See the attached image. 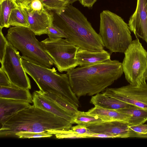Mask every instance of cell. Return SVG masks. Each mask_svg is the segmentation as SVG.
<instances>
[{
  "label": "cell",
  "mask_w": 147,
  "mask_h": 147,
  "mask_svg": "<svg viewBox=\"0 0 147 147\" xmlns=\"http://www.w3.org/2000/svg\"><path fill=\"white\" fill-rule=\"evenodd\" d=\"M47 10L58 13L61 12L68 5L79 0H40Z\"/></svg>",
  "instance_id": "obj_25"
},
{
  "label": "cell",
  "mask_w": 147,
  "mask_h": 147,
  "mask_svg": "<svg viewBox=\"0 0 147 147\" xmlns=\"http://www.w3.org/2000/svg\"><path fill=\"white\" fill-rule=\"evenodd\" d=\"M2 29L0 28V61L1 64L3 62L8 42L2 32Z\"/></svg>",
  "instance_id": "obj_29"
},
{
  "label": "cell",
  "mask_w": 147,
  "mask_h": 147,
  "mask_svg": "<svg viewBox=\"0 0 147 147\" xmlns=\"http://www.w3.org/2000/svg\"><path fill=\"white\" fill-rule=\"evenodd\" d=\"M83 138H115L113 135L103 134L90 133L83 135Z\"/></svg>",
  "instance_id": "obj_34"
},
{
  "label": "cell",
  "mask_w": 147,
  "mask_h": 147,
  "mask_svg": "<svg viewBox=\"0 0 147 147\" xmlns=\"http://www.w3.org/2000/svg\"><path fill=\"white\" fill-rule=\"evenodd\" d=\"M5 0H0V3L2 2L3 1Z\"/></svg>",
  "instance_id": "obj_37"
},
{
  "label": "cell",
  "mask_w": 147,
  "mask_h": 147,
  "mask_svg": "<svg viewBox=\"0 0 147 147\" xmlns=\"http://www.w3.org/2000/svg\"><path fill=\"white\" fill-rule=\"evenodd\" d=\"M123 73L130 84L139 85L147 79V52L138 38L132 40L124 52Z\"/></svg>",
  "instance_id": "obj_7"
},
{
  "label": "cell",
  "mask_w": 147,
  "mask_h": 147,
  "mask_svg": "<svg viewBox=\"0 0 147 147\" xmlns=\"http://www.w3.org/2000/svg\"><path fill=\"white\" fill-rule=\"evenodd\" d=\"M11 85L7 75L2 69L0 68V86H8Z\"/></svg>",
  "instance_id": "obj_32"
},
{
  "label": "cell",
  "mask_w": 147,
  "mask_h": 147,
  "mask_svg": "<svg viewBox=\"0 0 147 147\" xmlns=\"http://www.w3.org/2000/svg\"><path fill=\"white\" fill-rule=\"evenodd\" d=\"M28 7L34 10L37 11H40L44 7L40 0H33Z\"/></svg>",
  "instance_id": "obj_33"
},
{
  "label": "cell",
  "mask_w": 147,
  "mask_h": 147,
  "mask_svg": "<svg viewBox=\"0 0 147 147\" xmlns=\"http://www.w3.org/2000/svg\"><path fill=\"white\" fill-rule=\"evenodd\" d=\"M90 102L96 107L115 110L136 107L116 98L109 97L103 93H99L92 96Z\"/></svg>",
  "instance_id": "obj_17"
},
{
  "label": "cell",
  "mask_w": 147,
  "mask_h": 147,
  "mask_svg": "<svg viewBox=\"0 0 147 147\" xmlns=\"http://www.w3.org/2000/svg\"><path fill=\"white\" fill-rule=\"evenodd\" d=\"M129 127L135 132L134 137H139L141 135L147 134V124L129 125Z\"/></svg>",
  "instance_id": "obj_30"
},
{
  "label": "cell",
  "mask_w": 147,
  "mask_h": 147,
  "mask_svg": "<svg viewBox=\"0 0 147 147\" xmlns=\"http://www.w3.org/2000/svg\"><path fill=\"white\" fill-rule=\"evenodd\" d=\"M22 63L26 72L35 82L40 90L55 94L79 107V100L71 88L67 74L58 73L54 67L46 68L23 59Z\"/></svg>",
  "instance_id": "obj_4"
},
{
  "label": "cell",
  "mask_w": 147,
  "mask_h": 147,
  "mask_svg": "<svg viewBox=\"0 0 147 147\" xmlns=\"http://www.w3.org/2000/svg\"><path fill=\"white\" fill-rule=\"evenodd\" d=\"M32 96L34 107L64 119L72 124L74 123L73 116L45 96L40 90L34 91Z\"/></svg>",
  "instance_id": "obj_14"
},
{
  "label": "cell",
  "mask_w": 147,
  "mask_h": 147,
  "mask_svg": "<svg viewBox=\"0 0 147 147\" xmlns=\"http://www.w3.org/2000/svg\"><path fill=\"white\" fill-rule=\"evenodd\" d=\"M128 25L137 38L142 39L147 44V0H137L136 10Z\"/></svg>",
  "instance_id": "obj_13"
},
{
  "label": "cell",
  "mask_w": 147,
  "mask_h": 147,
  "mask_svg": "<svg viewBox=\"0 0 147 147\" xmlns=\"http://www.w3.org/2000/svg\"><path fill=\"white\" fill-rule=\"evenodd\" d=\"M97 0H79L80 3L84 7L88 8L92 7Z\"/></svg>",
  "instance_id": "obj_35"
},
{
  "label": "cell",
  "mask_w": 147,
  "mask_h": 147,
  "mask_svg": "<svg viewBox=\"0 0 147 147\" xmlns=\"http://www.w3.org/2000/svg\"><path fill=\"white\" fill-rule=\"evenodd\" d=\"M72 124L33 105L16 114L0 127V138H16L21 131L40 132L49 130H68Z\"/></svg>",
  "instance_id": "obj_3"
},
{
  "label": "cell",
  "mask_w": 147,
  "mask_h": 147,
  "mask_svg": "<svg viewBox=\"0 0 147 147\" xmlns=\"http://www.w3.org/2000/svg\"><path fill=\"white\" fill-rule=\"evenodd\" d=\"M31 106L27 102L0 98V127L15 114Z\"/></svg>",
  "instance_id": "obj_15"
},
{
  "label": "cell",
  "mask_w": 147,
  "mask_h": 147,
  "mask_svg": "<svg viewBox=\"0 0 147 147\" xmlns=\"http://www.w3.org/2000/svg\"><path fill=\"white\" fill-rule=\"evenodd\" d=\"M35 35L29 28L14 26L8 29L5 37L20 52L23 60L50 68L54 64V61Z\"/></svg>",
  "instance_id": "obj_5"
},
{
  "label": "cell",
  "mask_w": 147,
  "mask_h": 147,
  "mask_svg": "<svg viewBox=\"0 0 147 147\" xmlns=\"http://www.w3.org/2000/svg\"><path fill=\"white\" fill-rule=\"evenodd\" d=\"M53 135L47 131L35 132L21 131L16 134V138H50L52 137Z\"/></svg>",
  "instance_id": "obj_26"
},
{
  "label": "cell",
  "mask_w": 147,
  "mask_h": 147,
  "mask_svg": "<svg viewBox=\"0 0 147 147\" xmlns=\"http://www.w3.org/2000/svg\"><path fill=\"white\" fill-rule=\"evenodd\" d=\"M47 131L55 135L58 139L81 138L80 135L74 132L71 129L68 130H49Z\"/></svg>",
  "instance_id": "obj_27"
},
{
  "label": "cell",
  "mask_w": 147,
  "mask_h": 147,
  "mask_svg": "<svg viewBox=\"0 0 147 147\" xmlns=\"http://www.w3.org/2000/svg\"><path fill=\"white\" fill-rule=\"evenodd\" d=\"M105 121L104 119L97 115L79 111L74 117V123L84 125L86 127Z\"/></svg>",
  "instance_id": "obj_23"
},
{
  "label": "cell",
  "mask_w": 147,
  "mask_h": 147,
  "mask_svg": "<svg viewBox=\"0 0 147 147\" xmlns=\"http://www.w3.org/2000/svg\"><path fill=\"white\" fill-rule=\"evenodd\" d=\"M16 3L14 0H5L0 3V28H8L9 18Z\"/></svg>",
  "instance_id": "obj_22"
},
{
  "label": "cell",
  "mask_w": 147,
  "mask_h": 147,
  "mask_svg": "<svg viewBox=\"0 0 147 147\" xmlns=\"http://www.w3.org/2000/svg\"><path fill=\"white\" fill-rule=\"evenodd\" d=\"M9 26L29 28L27 18L22 8L17 3L12 9L8 22Z\"/></svg>",
  "instance_id": "obj_21"
},
{
  "label": "cell",
  "mask_w": 147,
  "mask_h": 147,
  "mask_svg": "<svg viewBox=\"0 0 147 147\" xmlns=\"http://www.w3.org/2000/svg\"><path fill=\"white\" fill-rule=\"evenodd\" d=\"M71 129L74 132L80 135L81 138H83V135L89 134V130L87 127L84 125L78 124L72 127Z\"/></svg>",
  "instance_id": "obj_31"
},
{
  "label": "cell",
  "mask_w": 147,
  "mask_h": 147,
  "mask_svg": "<svg viewBox=\"0 0 147 147\" xmlns=\"http://www.w3.org/2000/svg\"><path fill=\"white\" fill-rule=\"evenodd\" d=\"M41 42L59 72H67L78 66L76 56L79 48L65 38H48Z\"/></svg>",
  "instance_id": "obj_8"
},
{
  "label": "cell",
  "mask_w": 147,
  "mask_h": 147,
  "mask_svg": "<svg viewBox=\"0 0 147 147\" xmlns=\"http://www.w3.org/2000/svg\"><path fill=\"white\" fill-rule=\"evenodd\" d=\"M132 105L147 110V84H129L119 88H107L103 93Z\"/></svg>",
  "instance_id": "obj_10"
},
{
  "label": "cell",
  "mask_w": 147,
  "mask_h": 147,
  "mask_svg": "<svg viewBox=\"0 0 147 147\" xmlns=\"http://www.w3.org/2000/svg\"><path fill=\"white\" fill-rule=\"evenodd\" d=\"M53 24L67 34L65 38L79 48L92 52L102 51L101 39L87 18L71 4L67 5L60 13L54 11Z\"/></svg>",
  "instance_id": "obj_2"
},
{
  "label": "cell",
  "mask_w": 147,
  "mask_h": 147,
  "mask_svg": "<svg viewBox=\"0 0 147 147\" xmlns=\"http://www.w3.org/2000/svg\"><path fill=\"white\" fill-rule=\"evenodd\" d=\"M42 92L45 96L53 100L74 117L79 111L77 107L63 98L51 93Z\"/></svg>",
  "instance_id": "obj_24"
},
{
  "label": "cell",
  "mask_w": 147,
  "mask_h": 147,
  "mask_svg": "<svg viewBox=\"0 0 147 147\" xmlns=\"http://www.w3.org/2000/svg\"><path fill=\"white\" fill-rule=\"evenodd\" d=\"M0 98L33 102L32 96L29 89L13 86H0Z\"/></svg>",
  "instance_id": "obj_18"
},
{
  "label": "cell",
  "mask_w": 147,
  "mask_h": 147,
  "mask_svg": "<svg viewBox=\"0 0 147 147\" xmlns=\"http://www.w3.org/2000/svg\"><path fill=\"white\" fill-rule=\"evenodd\" d=\"M117 111L131 116L128 123L129 125L143 124L147 121V110L135 107Z\"/></svg>",
  "instance_id": "obj_20"
},
{
  "label": "cell",
  "mask_w": 147,
  "mask_h": 147,
  "mask_svg": "<svg viewBox=\"0 0 147 147\" xmlns=\"http://www.w3.org/2000/svg\"><path fill=\"white\" fill-rule=\"evenodd\" d=\"M21 7L27 18L29 28L36 35L47 34L49 26L53 24V13L49 12L44 7L40 11H34L28 7Z\"/></svg>",
  "instance_id": "obj_11"
},
{
  "label": "cell",
  "mask_w": 147,
  "mask_h": 147,
  "mask_svg": "<svg viewBox=\"0 0 147 147\" xmlns=\"http://www.w3.org/2000/svg\"><path fill=\"white\" fill-rule=\"evenodd\" d=\"M76 58L78 65L84 67L109 60L111 54L104 49L101 51L92 52L79 49Z\"/></svg>",
  "instance_id": "obj_16"
},
{
  "label": "cell",
  "mask_w": 147,
  "mask_h": 147,
  "mask_svg": "<svg viewBox=\"0 0 147 147\" xmlns=\"http://www.w3.org/2000/svg\"><path fill=\"white\" fill-rule=\"evenodd\" d=\"M47 34L49 38L51 39L66 38L67 37V34L63 31L53 24L49 26Z\"/></svg>",
  "instance_id": "obj_28"
},
{
  "label": "cell",
  "mask_w": 147,
  "mask_h": 147,
  "mask_svg": "<svg viewBox=\"0 0 147 147\" xmlns=\"http://www.w3.org/2000/svg\"><path fill=\"white\" fill-rule=\"evenodd\" d=\"M99 34L104 47L111 54L124 53L132 41L128 24L121 17L108 10L100 13Z\"/></svg>",
  "instance_id": "obj_6"
},
{
  "label": "cell",
  "mask_w": 147,
  "mask_h": 147,
  "mask_svg": "<svg viewBox=\"0 0 147 147\" xmlns=\"http://www.w3.org/2000/svg\"><path fill=\"white\" fill-rule=\"evenodd\" d=\"M129 126L127 122L113 121H105L87 127L89 134H103L113 135L115 138H127L133 137L134 134Z\"/></svg>",
  "instance_id": "obj_12"
},
{
  "label": "cell",
  "mask_w": 147,
  "mask_h": 147,
  "mask_svg": "<svg viewBox=\"0 0 147 147\" xmlns=\"http://www.w3.org/2000/svg\"><path fill=\"white\" fill-rule=\"evenodd\" d=\"M89 114L96 115L104 119L105 121H119L128 123L131 116L117 110L103 109L98 107L89 110Z\"/></svg>",
  "instance_id": "obj_19"
},
{
  "label": "cell",
  "mask_w": 147,
  "mask_h": 147,
  "mask_svg": "<svg viewBox=\"0 0 147 147\" xmlns=\"http://www.w3.org/2000/svg\"><path fill=\"white\" fill-rule=\"evenodd\" d=\"M23 59L19 52L8 42L1 68L7 75L12 86L29 90L30 82L23 67Z\"/></svg>",
  "instance_id": "obj_9"
},
{
  "label": "cell",
  "mask_w": 147,
  "mask_h": 147,
  "mask_svg": "<svg viewBox=\"0 0 147 147\" xmlns=\"http://www.w3.org/2000/svg\"><path fill=\"white\" fill-rule=\"evenodd\" d=\"M122 63L111 59L75 68L67 72L71 88L78 98L104 91L122 76Z\"/></svg>",
  "instance_id": "obj_1"
},
{
  "label": "cell",
  "mask_w": 147,
  "mask_h": 147,
  "mask_svg": "<svg viewBox=\"0 0 147 147\" xmlns=\"http://www.w3.org/2000/svg\"><path fill=\"white\" fill-rule=\"evenodd\" d=\"M21 7H27L33 0H14Z\"/></svg>",
  "instance_id": "obj_36"
}]
</instances>
